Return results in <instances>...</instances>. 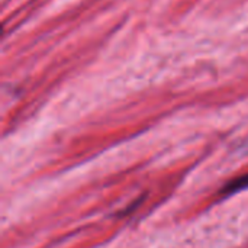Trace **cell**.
<instances>
[{
    "mask_svg": "<svg viewBox=\"0 0 248 248\" xmlns=\"http://www.w3.org/2000/svg\"><path fill=\"white\" fill-rule=\"evenodd\" d=\"M244 189H248V174L246 176H241L232 182H230L224 189H222V193L225 195H232L235 192H240V190H244Z\"/></svg>",
    "mask_w": 248,
    "mask_h": 248,
    "instance_id": "obj_1",
    "label": "cell"
}]
</instances>
